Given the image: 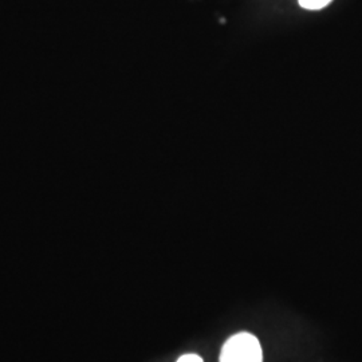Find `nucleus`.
<instances>
[{"label": "nucleus", "mask_w": 362, "mask_h": 362, "mask_svg": "<svg viewBox=\"0 0 362 362\" xmlns=\"http://www.w3.org/2000/svg\"><path fill=\"white\" fill-rule=\"evenodd\" d=\"M262 346L255 336L242 332L228 338L221 348L220 362H262Z\"/></svg>", "instance_id": "nucleus-1"}, {"label": "nucleus", "mask_w": 362, "mask_h": 362, "mask_svg": "<svg viewBox=\"0 0 362 362\" xmlns=\"http://www.w3.org/2000/svg\"><path fill=\"white\" fill-rule=\"evenodd\" d=\"M332 0H299V4L306 10H321Z\"/></svg>", "instance_id": "nucleus-2"}, {"label": "nucleus", "mask_w": 362, "mask_h": 362, "mask_svg": "<svg viewBox=\"0 0 362 362\" xmlns=\"http://www.w3.org/2000/svg\"><path fill=\"white\" fill-rule=\"evenodd\" d=\"M177 362H203V358L197 354L189 353V354H184L182 357L177 360Z\"/></svg>", "instance_id": "nucleus-3"}]
</instances>
